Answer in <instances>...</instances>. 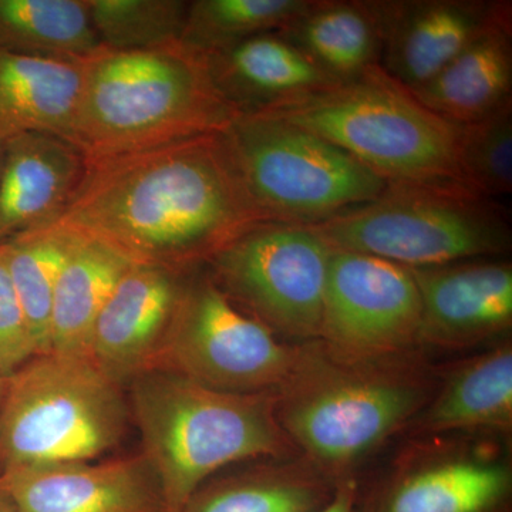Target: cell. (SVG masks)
<instances>
[{
    "label": "cell",
    "instance_id": "1",
    "mask_svg": "<svg viewBox=\"0 0 512 512\" xmlns=\"http://www.w3.org/2000/svg\"><path fill=\"white\" fill-rule=\"evenodd\" d=\"M220 133L87 160L47 229L90 239L134 264L188 269L265 224Z\"/></svg>",
    "mask_w": 512,
    "mask_h": 512
},
{
    "label": "cell",
    "instance_id": "2",
    "mask_svg": "<svg viewBox=\"0 0 512 512\" xmlns=\"http://www.w3.org/2000/svg\"><path fill=\"white\" fill-rule=\"evenodd\" d=\"M241 116L183 42L87 60L76 146L87 160L220 133Z\"/></svg>",
    "mask_w": 512,
    "mask_h": 512
},
{
    "label": "cell",
    "instance_id": "3",
    "mask_svg": "<svg viewBox=\"0 0 512 512\" xmlns=\"http://www.w3.org/2000/svg\"><path fill=\"white\" fill-rule=\"evenodd\" d=\"M131 400L144 457L160 484L165 512H177L229 464L291 457L276 416V393L211 389L167 369L133 380Z\"/></svg>",
    "mask_w": 512,
    "mask_h": 512
},
{
    "label": "cell",
    "instance_id": "4",
    "mask_svg": "<svg viewBox=\"0 0 512 512\" xmlns=\"http://www.w3.org/2000/svg\"><path fill=\"white\" fill-rule=\"evenodd\" d=\"M387 360L343 359L320 342L298 346L276 393V416L293 446L329 480H345L431 399L426 377Z\"/></svg>",
    "mask_w": 512,
    "mask_h": 512
},
{
    "label": "cell",
    "instance_id": "5",
    "mask_svg": "<svg viewBox=\"0 0 512 512\" xmlns=\"http://www.w3.org/2000/svg\"><path fill=\"white\" fill-rule=\"evenodd\" d=\"M259 113L329 141L389 184L468 188L460 167L461 127L427 109L380 64Z\"/></svg>",
    "mask_w": 512,
    "mask_h": 512
},
{
    "label": "cell",
    "instance_id": "6",
    "mask_svg": "<svg viewBox=\"0 0 512 512\" xmlns=\"http://www.w3.org/2000/svg\"><path fill=\"white\" fill-rule=\"evenodd\" d=\"M89 357L33 356L5 382L0 403V471L93 461L127 429L123 389Z\"/></svg>",
    "mask_w": 512,
    "mask_h": 512
},
{
    "label": "cell",
    "instance_id": "7",
    "mask_svg": "<svg viewBox=\"0 0 512 512\" xmlns=\"http://www.w3.org/2000/svg\"><path fill=\"white\" fill-rule=\"evenodd\" d=\"M306 227L332 249L406 268L457 264L511 247L507 211L460 185L389 184L377 200Z\"/></svg>",
    "mask_w": 512,
    "mask_h": 512
},
{
    "label": "cell",
    "instance_id": "8",
    "mask_svg": "<svg viewBox=\"0 0 512 512\" xmlns=\"http://www.w3.org/2000/svg\"><path fill=\"white\" fill-rule=\"evenodd\" d=\"M221 137L266 222L315 224L375 201L389 187L339 147L269 114H241Z\"/></svg>",
    "mask_w": 512,
    "mask_h": 512
},
{
    "label": "cell",
    "instance_id": "9",
    "mask_svg": "<svg viewBox=\"0 0 512 512\" xmlns=\"http://www.w3.org/2000/svg\"><path fill=\"white\" fill-rule=\"evenodd\" d=\"M328 247L306 225L265 222L212 256L211 279L274 335L319 342Z\"/></svg>",
    "mask_w": 512,
    "mask_h": 512
},
{
    "label": "cell",
    "instance_id": "10",
    "mask_svg": "<svg viewBox=\"0 0 512 512\" xmlns=\"http://www.w3.org/2000/svg\"><path fill=\"white\" fill-rule=\"evenodd\" d=\"M296 356L204 276L188 278L156 369L221 392L278 393Z\"/></svg>",
    "mask_w": 512,
    "mask_h": 512
},
{
    "label": "cell",
    "instance_id": "11",
    "mask_svg": "<svg viewBox=\"0 0 512 512\" xmlns=\"http://www.w3.org/2000/svg\"><path fill=\"white\" fill-rule=\"evenodd\" d=\"M421 299L412 271L332 249L319 342L348 360L393 359L419 343Z\"/></svg>",
    "mask_w": 512,
    "mask_h": 512
},
{
    "label": "cell",
    "instance_id": "12",
    "mask_svg": "<svg viewBox=\"0 0 512 512\" xmlns=\"http://www.w3.org/2000/svg\"><path fill=\"white\" fill-rule=\"evenodd\" d=\"M185 271L134 264L101 309L87 357L120 386L156 369L188 282Z\"/></svg>",
    "mask_w": 512,
    "mask_h": 512
},
{
    "label": "cell",
    "instance_id": "13",
    "mask_svg": "<svg viewBox=\"0 0 512 512\" xmlns=\"http://www.w3.org/2000/svg\"><path fill=\"white\" fill-rule=\"evenodd\" d=\"M93 461L8 468L0 484L18 512H165L144 454Z\"/></svg>",
    "mask_w": 512,
    "mask_h": 512
},
{
    "label": "cell",
    "instance_id": "14",
    "mask_svg": "<svg viewBox=\"0 0 512 512\" xmlns=\"http://www.w3.org/2000/svg\"><path fill=\"white\" fill-rule=\"evenodd\" d=\"M380 66L410 90L429 83L485 30L511 19V3L476 0L382 2Z\"/></svg>",
    "mask_w": 512,
    "mask_h": 512
},
{
    "label": "cell",
    "instance_id": "15",
    "mask_svg": "<svg viewBox=\"0 0 512 512\" xmlns=\"http://www.w3.org/2000/svg\"><path fill=\"white\" fill-rule=\"evenodd\" d=\"M419 288V343L464 348L512 323V268L504 261L409 268Z\"/></svg>",
    "mask_w": 512,
    "mask_h": 512
},
{
    "label": "cell",
    "instance_id": "16",
    "mask_svg": "<svg viewBox=\"0 0 512 512\" xmlns=\"http://www.w3.org/2000/svg\"><path fill=\"white\" fill-rule=\"evenodd\" d=\"M511 491L512 470L504 457L436 451L400 467L365 512H498Z\"/></svg>",
    "mask_w": 512,
    "mask_h": 512
},
{
    "label": "cell",
    "instance_id": "17",
    "mask_svg": "<svg viewBox=\"0 0 512 512\" xmlns=\"http://www.w3.org/2000/svg\"><path fill=\"white\" fill-rule=\"evenodd\" d=\"M86 157L52 134L28 133L3 143L0 244L50 224L82 181Z\"/></svg>",
    "mask_w": 512,
    "mask_h": 512
},
{
    "label": "cell",
    "instance_id": "18",
    "mask_svg": "<svg viewBox=\"0 0 512 512\" xmlns=\"http://www.w3.org/2000/svg\"><path fill=\"white\" fill-rule=\"evenodd\" d=\"M215 86L239 114H254L335 86L278 32L202 53Z\"/></svg>",
    "mask_w": 512,
    "mask_h": 512
},
{
    "label": "cell",
    "instance_id": "19",
    "mask_svg": "<svg viewBox=\"0 0 512 512\" xmlns=\"http://www.w3.org/2000/svg\"><path fill=\"white\" fill-rule=\"evenodd\" d=\"M86 64L0 49V143L45 133L76 146Z\"/></svg>",
    "mask_w": 512,
    "mask_h": 512
},
{
    "label": "cell",
    "instance_id": "20",
    "mask_svg": "<svg viewBox=\"0 0 512 512\" xmlns=\"http://www.w3.org/2000/svg\"><path fill=\"white\" fill-rule=\"evenodd\" d=\"M412 92L427 109L460 127L512 107L511 20L485 30Z\"/></svg>",
    "mask_w": 512,
    "mask_h": 512
},
{
    "label": "cell",
    "instance_id": "21",
    "mask_svg": "<svg viewBox=\"0 0 512 512\" xmlns=\"http://www.w3.org/2000/svg\"><path fill=\"white\" fill-rule=\"evenodd\" d=\"M278 33L330 79L346 82L380 64L382 2L312 0L305 12Z\"/></svg>",
    "mask_w": 512,
    "mask_h": 512
},
{
    "label": "cell",
    "instance_id": "22",
    "mask_svg": "<svg viewBox=\"0 0 512 512\" xmlns=\"http://www.w3.org/2000/svg\"><path fill=\"white\" fill-rule=\"evenodd\" d=\"M421 433L457 430L510 431L512 349L498 346L454 370L436 396L414 417Z\"/></svg>",
    "mask_w": 512,
    "mask_h": 512
},
{
    "label": "cell",
    "instance_id": "23",
    "mask_svg": "<svg viewBox=\"0 0 512 512\" xmlns=\"http://www.w3.org/2000/svg\"><path fill=\"white\" fill-rule=\"evenodd\" d=\"M69 237L72 247L56 286L50 339L52 352L87 357L94 323L134 262L99 242Z\"/></svg>",
    "mask_w": 512,
    "mask_h": 512
},
{
    "label": "cell",
    "instance_id": "24",
    "mask_svg": "<svg viewBox=\"0 0 512 512\" xmlns=\"http://www.w3.org/2000/svg\"><path fill=\"white\" fill-rule=\"evenodd\" d=\"M0 49L87 62L106 47L94 30L87 0H0Z\"/></svg>",
    "mask_w": 512,
    "mask_h": 512
},
{
    "label": "cell",
    "instance_id": "25",
    "mask_svg": "<svg viewBox=\"0 0 512 512\" xmlns=\"http://www.w3.org/2000/svg\"><path fill=\"white\" fill-rule=\"evenodd\" d=\"M332 494L329 478L311 463L288 460L201 487L177 512H313Z\"/></svg>",
    "mask_w": 512,
    "mask_h": 512
},
{
    "label": "cell",
    "instance_id": "26",
    "mask_svg": "<svg viewBox=\"0 0 512 512\" xmlns=\"http://www.w3.org/2000/svg\"><path fill=\"white\" fill-rule=\"evenodd\" d=\"M0 245L28 320L36 356L52 352L53 299L72 238L53 229L39 228Z\"/></svg>",
    "mask_w": 512,
    "mask_h": 512
},
{
    "label": "cell",
    "instance_id": "27",
    "mask_svg": "<svg viewBox=\"0 0 512 512\" xmlns=\"http://www.w3.org/2000/svg\"><path fill=\"white\" fill-rule=\"evenodd\" d=\"M312 0H195L188 6L181 42L211 53L251 37L281 32Z\"/></svg>",
    "mask_w": 512,
    "mask_h": 512
},
{
    "label": "cell",
    "instance_id": "28",
    "mask_svg": "<svg viewBox=\"0 0 512 512\" xmlns=\"http://www.w3.org/2000/svg\"><path fill=\"white\" fill-rule=\"evenodd\" d=\"M90 18L106 49H153L181 42L190 2L184 0H87Z\"/></svg>",
    "mask_w": 512,
    "mask_h": 512
},
{
    "label": "cell",
    "instance_id": "29",
    "mask_svg": "<svg viewBox=\"0 0 512 512\" xmlns=\"http://www.w3.org/2000/svg\"><path fill=\"white\" fill-rule=\"evenodd\" d=\"M460 167L470 190L494 198L512 191V107L461 126Z\"/></svg>",
    "mask_w": 512,
    "mask_h": 512
},
{
    "label": "cell",
    "instance_id": "30",
    "mask_svg": "<svg viewBox=\"0 0 512 512\" xmlns=\"http://www.w3.org/2000/svg\"><path fill=\"white\" fill-rule=\"evenodd\" d=\"M33 356L36 352L28 320L0 245V376L8 379Z\"/></svg>",
    "mask_w": 512,
    "mask_h": 512
},
{
    "label": "cell",
    "instance_id": "31",
    "mask_svg": "<svg viewBox=\"0 0 512 512\" xmlns=\"http://www.w3.org/2000/svg\"><path fill=\"white\" fill-rule=\"evenodd\" d=\"M357 484L353 478H345L335 484L328 503L313 512H356Z\"/></svg>",
    "mask_w": 512,
    "mask_h": 512
},
{
    "label": "cell",
    "instance_id": "32",
    "mask_svg": "<svg viewBox=\"0 0 512 512\" xmlns=\"http://www.w3.org/2000/svg\"><path fill=\"white\" fill-rule=\"evenodd\" d=\"M0 512H18L16 511L12 498H10L9 494L6 493L2 484H0Z\"/></svg>",
    "mask_w": 512,
    "mask_h": 512
},
{
    "label": "cell",
    "instance_id": "33",
    "mask_svg": "<svg viewBox=\"0 0 512 512\" xmlns=\"http://www.w3.org/2000/svg\"><path fill=\"white\" fill-rule=\"evenodd\" d=\"M5 377L0 376V403H2L3 390H5Z\"/></svg>",
    "mask_w": 512,
    "mask_h": 512
},
{
    "label": "cell",
    "instance_id": "34",
    "mask_svg": "<svg viewBox=\"0 0 512 512\" xmlns=\"http://www.w3.org/2000/svg\"><path fill=\"white\" fill-rule=\"evenodd\" d=\"M3 144L0 143V163H2Z\"/></svg>",
    "mask_w": 512,
    "mask_h": 512
}]
</instances>
